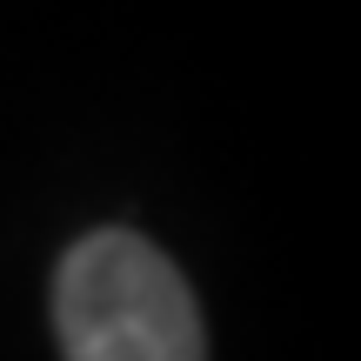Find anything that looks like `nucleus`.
<instances>
[{
  "label": "nucleus",
  "instance_id": "obj_1",
  "mask_svg": "<svg viewBox=\"0 0 361 361\" xmlns=\"http://www.w3.org/2000/svg\"><path fill=\"white\" fill-rule=\"evenodd\" d=\"M54 328L67 361H207L194 288L128 228H101L61 255Z\"/></svg>",
  "mask_w": 361,
  "mask_h": 361
}]
</instances>
